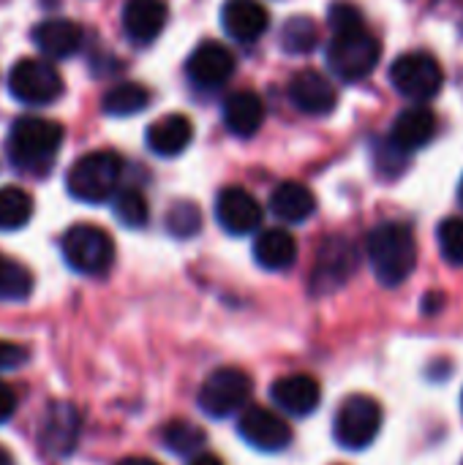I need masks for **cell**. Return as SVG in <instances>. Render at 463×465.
Returning <instances> with one entry per match:
<instances>
[{
    "label": "cell",
    "instance_id": "cell-8",
    "mask_svg": "<svg viewBox=\"0 0 463 465\" xmlns=\"http://www.w3.org/2000/svg\"><path fill=\"white\" fill-rule=\"evenodd\" d=\"M8 93L25 106H46L63 95V76L41 57H22L8 74Z\"/></svg>",
    "mask_w": 463,
    "mask_h": 465
},
{
    "label": "cell",
    "instance_id": "cell-41",
    "mask_svg": "<svg viewBox=\"0 0 463 465\" xmlns=\"http://www.w3.org/2000/svg\"><path fill=\"white\" fill-rule=\"evenodd\" d=\"M461 465H463V463H461Z\"/></svg>",
    "mask_w": 463,
    "mask_h": 465
},
{
    "label": "cell",
    "instance_id": "cell-33",
    "mask_svg": "<svg viewBox=\"0 0 463 465\" xmlns=\"http://www.w3.org/2000/svg\"><path fill=\"white\" fill-rule=\"evenodd\" d=\"M30 360V351L19 343L11 341H0V371H14L22 368Z\"/></svg>",
    "mask_w": 463,
    "mask_h": 465
},
{
    "label": "cell",
    "instance_id": "cell-9",
    "mask_svg": "<svg viewBox=\"0 0 463 465\" xmlns=\"http://www.w3.org/2000/svg\"><path fill=\"white\" fill-rule=\"evenodd\" d=\"M254 384L251 376L240 368H218L213 371L202 390H199V409L210 420H224L232 417L243 409H248Z\"/></svg>",
    "mask_w": 463,
    "mask_h": 465
},
{
    "label": "cell",
    "instance_id": "cell-6",
    "mask_svg": "<svg viewBox=\"0 0 463 465\" xmlns=\"http://www.w3.org/2000/svg\"><path fill=\"white\" fill-rule=\"evenodd\" d=\"M60 251L65 264L79 275H104L115 262L112 237L93 223L71 226L60 240Z\"/></svg>",
    "mask_w": 463,
    "mask_h": 465
},
{
    "label": "cell",
    "instance_id": "cell-24",
    "mask_svg": "<svg viewBox=\"0 0 463 465\" xmlns=\"http://www.w3.org/2000/svg\"><path fill=\"white\" fill-rule=\"evenodd\" d=\"M270 213L278 221L303 223L306 218H311L317 213V196L303 183L287 180V183L276 185V191L270 193Z\"/></svg>",
    "mask_w": 463,
    "mask_h": 465
},
{
    "label": "cell",
    "instance_id": "cell-10",
    "mask_svg": "<svg viewBox=\"0 0 463 465\" xmlns=\"http://www.w3.org/2000/svg\"><path fill=\"white\" fill-rule=\"evenodd\" d=\"M262 204L257 196L240 185H226L216 196V221L218 226L232 234V237H246L254 234L262 226Z\"/></svg>",
    "mask_w": 463,
    "mask_h": 465
},
{
    "label": "cell",
    "instance_id": "cell-36",
    "mask_svg": "<svg viewBox=\"0 0 463 465\" xmlns=\"http://www.w3.org/2000/svg\"><path fill=\"white\" fill-rule=\"evenodd\" d=\"M117 465H161V463H156V460H150V458H123Z\"/></svg>",
    "mask_w": 463,
    "mask_h": 465
},
{
    "label": "cell",
    "instance_id": "cell-40",
    "mask_svg": "<svg viewBox=\"0 0 463 465\" xmlns=\"http://www.w3.org/2000/svg\"><path fill=\"white\" fill-rule=\"evenodd\" d=\"M461 409H463V395H461Z\"/></svg>",
    "mask_w": 463,
    "mask_h": 465
},
{
    "label": "cell",
    "instance_id": "cell-30",
    "mask_svg": "<svg viewBox=\"0 0 463 465\" xmlns=\"http://www.w3.org/2000/svg\"><path fill=\"white\" fill-rule=\"evenodd\" d=\"M166 232L177 240H191L202 232V210L188 199L175 202L166 213Z\"/></svg>",
    "mask_w": 463,
    "mask_h": 465
},
{
    "label": "cell",
    "instance_id": "cell-34",
    "mask_svg": "<svg viewBox=\"0 0 463 465\" xmlns=\"http://www.w3.org/2000/svg\"><path fill=\"white\" fill-rule=\"evenodd\" d=\"M14 411H16V395L8 384L0 381V425L8 422L14 417Z\"/></svg>",
    "mask_w": 463,
    "mask_h": 465
},
{
    "label": "cell",
    "instance_id": "cell-39",
    "mask_svg": "<svg viewBox=\"0 0 463 465\" xmlns=\"http://www.w3.org/2000/svg\"><path fill=\"white\" fill-rule=\"evenodd\" d=\"M3 262H5V256H0V267H3Z\"/></svg>",
    "mask_w": 463,
    "mask_h": 465
},
{
    "label": "cell",
    "instance_id": "cell-38",
    "mask_svg": "<svg viewBox=\"0 0 463 465\" xmlns=\"http://www.w3.org/2000/svg\"><path fill=\"white\" fill-rule=\"evenodd\" d=\"M458 202H461V207H463V177H461V185H458Z\"/></svg>",
    "mask_w": 463,
    "mask_h": 465
},
{
    "label": "cell",
    "instance_id": "cell-12",
    "mask_svg": "<svg viewBox=\"0 0 463 465\" xmlns=\"http://www.w3.org/2000/svg\"><path fill=\"white\" fill-rule=\"evenodd\" d=\"M237 60L232 49L221 41H202L186 60V76L194 87L216 90L232 79Z\"/></svg>",
    "mask_w": 463,
    "mask_h": 465
},
{
    "label": "cell",
    "instance_id": "cell-1",
    "mask_svg": "<svg viewBox=\"0 0 463 465\" xmlns=\"http://www.w3.org/2000/svg\"><path fill=\"white\" fill-rule=\"evenodd\" d=\"M60 144H63V125L35 114H25L14 120L5 139L8 161L19 172L33 177H44V172H49Z\"/></svg>",
    "mask_w": 463,
    "mask_h": 465
},
{
    "label": "cell",
    "instance_id": "cell-27",
    "mask_svg": "<svg viewBox=\"0 0 463 465\" xmlns=\"http://www.w3.org/2000/svg\"><path fill=\"white\" fill-rule=\"evenodd\" d=\"M319 44V27L311 16H292L281 27V49L289 54H308Z\"/></svg>",
    "mask_w": 463,
    "mask_h": 465
},
{
    "label": "cell",
    "instance_id": "cell-29",
    "mask_svg": "<svg viewBox=\"0 0 463 465\" xmlns=\"http://www.w3.org/2000/svg\"><path fill=\"white\" fill-rule=\"evenodd\" d=\"M161 439H164L166 450L175 452V455H199V450H202L205 441H207L205 430L196 428V425L188 422V420H172V422L164 428Z\"/></svg>",
    "mask_w": 463,
    "mask_h": 465
},
{
    "label": "cell",
    "instance_id": "cell-21",
    "mask_svg": "<svg viewBox=\"0 0 463 465\" xmlns=\"http://www.w3.org/2000/svg\"><path fill=\"white\" fill-rule=\"evenodd\" d=\"M147 150L161 158L180 155L194 142V123L186 114H164L145 131Z\"/></svg>",
    "mask_w": 463,
    "mask_h": 465
},
{
    "label": "cell",
    "instance_id": "cell-37",
    "mask_svg": "<svg viewBox=\"0 0 463 465\" xmlns=\"http://www.w3.org/2000/svg\"><path fill=\"white\" fill-rule=\"evenodd\" d=\"M0 465H14V458H11V452L0 444Z\"/></svg>",
    "mask_w": 463,
    "mask_h": 465
},
{
    "label": "cell",
    "instance_id": "cell-19",
    "mask_svg": "<svg viewBox=\"0 0 463 465\" xmlns=\"http://www.w3.org/2000/svg\"><path fill=\"white\" fill-rule=\"evenodd\" d=\"M82 433L79 411L68 403H52L41 428V444L49 455H71Z\"/></svg>",
    "mask_w": 463,
    "mask_h": 465
},
{
    "label": "cell",
    "instance_id": "cell-20",
    "mask_svg": "<svg viewBox=\"0 0 463 465\" xmlns=\"http://www.w3.org/2000/svg\"><path fill=\"white\" fill-rule=\"evenodd\" d=\"M221 117L232 136L251 139L265 123V101L254 90H237L226 95L221 106Z\"/></svg>",
    "mask_w": 463,
    "mask_h": 465
},
{
    "label": "cell",
    "instance_id": "cell-22",
    "mask_svg": "<svg viewBox=\"0 0 463 465\" xmlns=\"http://www.w3.org/2000/svg\"><path fill=\"white\" fill-rule=\"evenodd\" d=\"M85 33L76 22L71 19H46L33 30V44L38 46L41 54L52 60H65L82 49Z\"/></svg>",
    "mask_w": 463,
    "mask_h": 465
},
{
    "label": "cell",
    "instance_id": "cell-7",
    "mask_svg": "<svg viewBox=\"0 0 463 465\" xmlns=\"http://www.w3.org/2000/svg\"><path fill=\"white\" fill-rule=\"evenodd\" d=\"M390 82L404 98L426 104L442 93L445 71L439 60L428 52H404L390 65Z\"/></svg>",
    "mask_w": 463,
    "mask_h": 465
},
{
    "label": "cell",
    "instance_id": "cell-28",
    "mask_svg": "<svg viewBox=\"0 0 463 465\" xmlns=\"http://www.w3.org/2000/svg\"><path fill=\"white\" fill-rule=\"evenodd\" d=\"M112 210H115V218L128 229H142L150 221V204H147V199H145V193L139 188L117 191L115 199H112Z\"/></svg>",
    "mask_w": 463,
    "mask_h": 465
},
{
    "label": "cell",
    "instance_id": "cell-35",
    "mask_svg": "<svg viewBox=\"0 0 463 465\" xmlns=\"http://www.w3.org/2000/svg\"><path fill=\"white\" fill-rule=\"evenodd\" d=\"M188 465H224V463H221L216 455H210V452H199V455H196V458H194Z\"/></svg>",
    "mask_w": 463,
    "mask_h": 465
},
{
    "label": "cell",
    "instance_id": "cell-2",
    "mask_svg": "<svg viewBox=\"0 0 463 465\" xmlns=\"http://www.w3.org/2000/svg\"><path fill=\"white\" fill-rule=\"evenodd\" d=\"M366 253L382 286H401L418 267V242L407 223H379L371 229Z\"/></svg>",
    "mask_w": 463,
    "mask_h": 465
},
{
    "label": "cell",
    "instance_id": "cell-16",
    "mask_svg": "<svg viewBox=\"0 0 463 465\" xmlns=\"http://www.w3.org/2000/svg\"><path fill=\"white\" fill-rule=\"evenodd\" d=\"M270 398H273V403L284 414H289V417H308L322 403V387L308 373H292V376H281L270 387Z\"/></svg>",
    "mask_w": 463,
    "mask_h": 465
},
{
    "label": "cell",
    "instance_id": "cell-31",
    "mask_svg": "<svg viewBox=\"0 0 463 465\" xmlns=\"http://www.w3.org/2000/svg\"><path fill=\"white\" fill-rule=\"evenodd\" d=\"M437 242L450 264L463 267V218H445L437 229Z\"/></svg>",
    "mask_w": 463,
    "mask_h": 465
},
{
    "label": "cell",
    "instance_id": "cell-25",
    "mask_svg": "<svg viewBox=\"0 0 463 465\" xmlns=\"http://www.w3.org/2000/svg\"><path fill=\"white\" fill-rule=\"evenodd\" d=\"M150 104V90L139 82H120L109 87L101 98V112L109 117H131L147 109Z\"/></svg>",
    "mask_w": 463,
    "mask_h": 465
},
{
    "label": "cell",
    "instance_id": "cell-32",
    "mask_svg": "<svg viewBox=\"0 0 463 465\" xmlns=\"http://www.w3.org/2000/svg\"><path fill=\"white\" fill-rule=\"evenodd\" d=\"M327 25H330L333 33H338V30L363 27L366 19H363L360 8H355V5H349V3H336V5L327 11Z\"/></svg>",
    "mask_w": 463,
    "mask_h": 465
},
{
    "label": "cell",
    "instance_id": "cell-3",
    "mask_svg": "<svg viewBox=\"0 0 463 465\" xmlns=\"http://www.w3.org/2000/svg\"><path fill=\"white\" fill-rule=\"evenodd\" d=\"M123 174V161L112 150H96L71 163L65 174V188L76 202L104 204L115 199Z\"/></svg>",
    "mask_w": 463,
    "mask_h": 465
},
{
    "label": "cell",
    "instance_id": "cell-13",
    "mask_svg": "<svg viewBox=\"0 0 463 465\" xmlns=\"http://www.w3.org/2000/svg\"><path fill=\"white\" fill-rule=\"evenodd\" d=\"M357 267V253L355 245L344 237H327L317 253L314 275H311V289L317 294H330L338 286L347 283V278Z\"/></svg>",
    "mask_w": 463,
    "mask_h": 465
},
{
    "label": "cell",
    "instance_id": "cell-23",
    "mask_svg": "<svg viewBox=\"0 0 463 465\" xmlns=\"http://www.w3.org/2000/svg\"><path fill=\"white\" fill-rule=\"evenodd\" d=\"M254 262L267 272H284L297 262V242L287 229H265L254 240Z\"/></svg>",
    "mask_w": 463,
    "mask_h": 465
},
{
    "label": "cell",
    "instance_id": "cell-14",
    "mask_svg": "<svg viewBox=\"0 0 463 465\" xmlns=\"http://www.w3.org/2000/svg\"><path fill=\"white\" fill-rule=\"evenodd\" d=\"M287 95L289 101L303 112V114H314V117H322V114H330L338 104V93L333 87V82L317 71V68H303L297 71L292 79H289V87H287Z\"/></svg>",
    "mask_w": 463,
    "mask_h": 465
},
{
    "label": "cell",
    "instance_id": "cell-4",
    "mask_svg": "<svg viewBox=\"0 0 463 465\" xmlns=\"http://www.w3.org/2000/svg\"><path fill=\"white\" fill-rule=\"evenodd\" d=\"M325 57H327L330 71L338 79L360 82L379 65L382 44L366 25L352 27V30H338V33H333Z\"/></svg>",
    "mask_w": 463,
    "mask_h": 465
},
{
    "label": "cell",
    "instance_id": "cell-26",
    "mask_svg": "<svg viewBox=\"0 0 463 465\" xmlns=\"http://www.w3.org/2000/svg\"><path fill=\"white\" fill-rule=\"evenodd\" d=\"M33 218V199L25 188L5 185L0 188V232L25 229Z\"/></svg>",
    "mask_w": 463,
    "mask_h": 465
},
{
    "label": "cell",
    "instance_id": "cell-15",
    "mask_svg": "<svg viewBox=\"0 0 463 465\" xmlns=\"http://www.w3.org/2000/svg\"><path fill=\"white\" fill-rule=\"evenodd\" d=\"M169 19V5L164 0H126L120 22H123V33L131 44L147 46L153 44Z\"/></svg>",
    "mask_w": 463,
    "mask_h": 465
},
{
    "label": "cell",
    "instance_id": "cell-18",
    "mask_svg": "<svg viewBox=\"0 0 463 465\" xmlns=\"http://www.w3.org/2000/svg\"><path fill=\"white\" fill-rule=\"evenodd\" d=\"M437 136V114L426 106V104H415L409 109H404L390 128V142L401 150V153H418L426 144H431Z\"/></svg>",
    "mask_w": 463,
    "mask_h": 465
},
{
    "label": "cell",
    "instance_id": "cell-5",
    "mask_svg": "<svg viewBox=\"0 0 463 465\" xmlns=\"http://www.w3.org/2000/svg\"><path fill=\"white\" fill-rule=\"evenodd\" d=\"M382 430V406L368 395L347 398L333 420V439L347 452H363Z\"/></svg>",
    "mask_w": 463,
    "mask_h": 465
},
{
    "label": "cell",
    "instance_id": "cell-11",
    "mask_svg": "<svg viewBox=\"0 0 463 465\" xmlns=\"http://www.w3.org/2000/svg\"><path fill=\"white\" fill-rule=\"evenodd\" d=\"M237 433L240 439L259 450V452H281L292 444V428L289 422L262 406H248L243 409L240 420H237Z\"/></svg>",
    "mask_w": 463,
    "mask_h": 465
},
{
    "label": "cell",
    "instance_id": "cell-17",
    "mask_svg": "<svg viewBox=\"0 0 463 465\" xmlns=\"http://www.w3.org/2000/svg\"><path fill=\"white\" fill-rule=\"evenodd\" d=\"M221 27L237 44H254L270 27V14L259 0H226L221 8Z\"/></svg>",
    "mask_w": 463,
    "mask_h": 465
}]
</instances>
